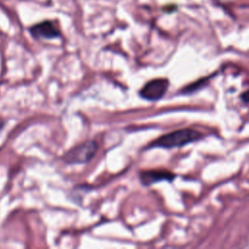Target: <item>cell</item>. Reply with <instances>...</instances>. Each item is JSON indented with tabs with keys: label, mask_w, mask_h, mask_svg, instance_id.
Returning a JSON list of instances; mask_svg holds the SVG:
<instances>
[{
	"label": "cell",
	"mask_w": 249,
	"mask_h": 249,
	"mask_svg": "<svg viewBox=\"0 0 249 249\" xmlns=\"http://www.w3.org/2000/svg\"><path fill=\"white\" fill-rule=\"evenodd\" d=\"M202 137V134L195 130L193 128H181L178 130H174L172 132L163 134L151 142L146 148H163V149H171L182 147L192 142L197 141Z\"/></svg>",
	"instance_id": "obj_1"
},
{
	"label": "cell",
	"mask_w": 249,
	"mask_h": 249,
	"mask_svg": "<svg viewBox=\"0 0 249 249\" xmlns=\"http://www.w3.org/2000/svg\"><path fill=\"white\" fill-rule=\"evenodd\" d=\"M98 150V145L93 140H88L81 143L68 152H66L62 160L66 163H87L92 160Z\"/></svg>",
	"instance_id": "obj_2"
},
{
	"label": "cell",
	"mask_w": 249,
	"mask_h": 249,
	"mask_svg": "<svg viewBox=\"0 0 249 249\" xmlns=\"http://www.w3.org/2000/svg\"><path fill=\"white\" fill-rule=\"evenodd\" d=\"M168 86L169 81L165 78L153 79L144 85L139 95L148 101H158L165 94Z\"/></svg>",
	"instance_id": "obj_3"
},
{
	"label": "cell",
	"mask_w": 249,
	"mask_h": 249,
	"mask_svg": "<svg viewBox=\"0 0 249 249\" xmlns=\"http://www.w3.org/2000/svg\"><path fill=\"white\" fill-rule=\"evenodd\" d=\"M175 176L176 175L174 173L162 169H150L142 170L139 172V180L144 186H151L161 181L172 182Z\"/></svg>",
	"instance_id": "obj_4"
},
{
	"label": "cell",
	"mask_w": 249,
	"mask_h": 249,
	"mask_svg": "<svg viewBox=\"0 0 249 249\" xmlns=\"http://www.w3.org/2000/svg\"><path fill=\"white\" fill-rule=\"evenodd\" d=\"M30 34L36 39H53L60 36L59 29L50 20H45L32 25L29 28Z\"/></svg>",
	"instance_id": "obj_5"
},
{
	"label": "cell",
	"mask_w": 249,
	"mask_h": 249,
	"mask_svg": "<svg viewBox=\"0 0 249 249\" xmlns=\"http://www.w3.org/2000/svg\"><path fill=\"white\" fill-rule=\"evenodd\" d=\"M212 76H207V77H203V78H200L198 80H196V82L186 86L185 88H183L181 89V92L184 93V94H191L200 89H202L203 87H205V85H207L208 81L211 79Z\"/></svg>",
	"instance_id": "obj_6"
},
{
	"label": "cell",
	"mask_w": 249,
	"mask_h": 249,
	"mask_svg": "<svg viewBox=\"0 0 249 249\" xmlns=\"http://www.w3.org/2000/svg\"><path fill=\"white\" fill-rule=\"evenodd\" d=\"M240 98L244 103H249V89L243 91L240 95Z\"/></svg>",
	"instance_id": "obj_7"
},
{
	"label": "cell",
	"mask_w": 249,
	"mask_h": 249,
	"mask_svg": "<svg viewBox=\"0 0 249 249\" xmlns=\"http://www.w3.org/2000/svg\"><path fill=\"white\" fill-rule=\"evenodd\" d=\"M3 125H4V123H3V121H1V120H0V130L2 129Z\"/></svg>",
	"instance_id": "obj_8"
}]
</instances>
